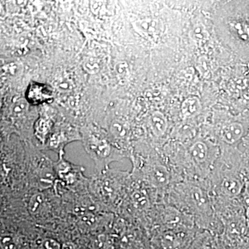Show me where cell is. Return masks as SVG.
<instances>
[{
  "mask_svg": "<svg viewBox=\"0 0 249 249\" xmlns=\"http://www.w3.org/2000/svg\"><path fill=\"white\" fill-rule=\"evenodd\" d=\"M85 151L93 160L98 173L108 169L111 162L124 157L119 149L114 146L107 134L93 124L83 126L80 130Z\"/></svg>",
  "mask_w": 249,
  "mask_h": 249,
  "instance_id": "6da1fadb",
  "label": "cell"
},
{
  "mask_svg": "<svg viewBox=\"0 0 249 249\" xmlns=\"http://www.w3.org/2000/svg\"><path fill=\"white\" fill-rule=\"evenodd\" d=\"M81 141L80 131L73 127H57L53 129L47 142L49 150L56 152L59 155L65 154L64 148L69 142L73 141Z\"/></svg>",
  "mask_w": 249,
  "mask_h": 249,
  "instance_id": "7a4b0ae2",
  "label": "cell"
},
{
  "mask_svg": "<svg viewBox=\"0 0 249 249\" xmlns=\"http://www.w3.org/2000/svg\"><path fill=\"white\" fill-rule=\"evenodd\" d=\"M230 227L227 244L231 249H249V224L245 219Z\"/></svg>",
  "mask_w": 249,
  "mask_h": 249,
  "instance_id": "3957f363",
  "label": "cell"
},
{
  "mask_svg": "<svg viewBox=\"0 0 249 249\" xmlns=\"http://www.w3.org/2000/svg\"><path fill=\"white\" fill-rule=\"evenodd\" d=\"M53 89L48 85L33 82L26 91V99L32 106H40L53 101Z\"/></svg>",
  "mask_w": 249,
  "mask_h": 249,
  "instance_id": "277c9868",
  "label": "cell"
},
{
  "mask_svg": "<svg viewBox=\"0 0 249 249\" xmlns=\"http://www.w3.org/2000/svg\"><path fill=\"white\" fill-rule=\"evenodd\" d=\"M245 132V127L241 123H230L224 125L221 129V139L229 145H232L240 142Z\"/></svg>",
  "mask_w": 249,
  "mask_h": 249,
  "instance_id": "5b68a950",
  "label": "cell"
},
{
  "mask_svg": "<svg viewBox=\"0 0 249 249\" xmlns=\"http://www.w3.org/2000/svg\"><path fill=\"white\" fill-rule=\"evenodd\" d=\"M221 189L227 196L235 197L242 193L243 189V181L237 177H227L223 180Z\"/></svg>",
  "mask_w": 249,
  "mask_h": 249,
  "instance_id": "8992f818",
  "label": "cell"
},
{
  "mask_svg": "<svg viewBox=\"0 0 249 249\" xmlns=\"http://www.w3.org/2000/svg\"><path fill=\"white\" fill-rule=\"evenodd\" d=\"M190 154L196 165H203L209 160V147L204 142H196L190 147Z\"/></svg>",
  "mask_w": 249,
  "mask_h": 249,
  "instance_id": "52a82bcc",
  "label": "cell"
},
{
  "mask_svg": "<svg viewBox=\"0 0 249 249\" xmlns=\"http://www.w3.org/2000/svg\"><path fill=\"white\" fill-rule=\"evenodd\" d=\"M201 109V103L197 98L191 97L183 101L181 111L185 117H191L196 115Z\"/></svg>",
  "mask_w": 249,
  "mask_h": 249,
  "instance_id": "ba28073f",
  "label": "cell"
},
{
  "mask_svg": "<svg viewBox=\"0 0 249 249\" xmlns=\"http://www.w3.org/2000/svg\"><path fill=\"white\" fill-rule=\"evenodd\" d=\"M150 124L152 131L157 136L163 135L168 126L164 115L160 112H155L152 114Z\"/></svg>",
  "mask_w": 249,
  "mask_h": 249,
  "instance_id": "9c48e42d",
  "label": "cell"
},
{
  "mask_svg": "<svg viewBox=\"0 0 249 249\" xmlns=\"http://www.w3.org/2000/svg\"><path fill=\"white\" fill-rule=\"evenodd\" d=\"M152 181L157 185H165L168 182V170L161 165L152 168L150 173Z\"/></svg>",
  "mask_w": 249,
  "mask_h": 249,
  "instance_id": "30bf717a",
  "label": "cell"
},
{
  "mask_svg": "<svg viewBox=\"0 0 249 249\" xmlns=\"http://www.w3.org/2000/svg\"><path fill=\"white\" fill-rule=\"evenodd\" d=\"M1 249H17L14 239L10 235H3L1 238Z\"/></svg>",
  "mask_w": 249,
  "mask_h": 249,
  "instance_id": "8fae6325",
  "label": "cell"
},
{
  "mask_svg": "<svg viewBox=\"0 0 249 249\" xmlns=\"http://www.w3.org/2000/svg\"><path fill=\"white\" fill-rule=\"evenodd\" d=\"M42 247L45 249H62L58 242L52 239H47L43 241Z\"/></svg>",
  "mask_w": 249,
  "mask_h": 249,
  "instance_id": "7c38bea8",
  "label": "cell"
},
{
  "mask_svg": "<svg viewBox=\"0 0 249 249\" xmlns=\"http://www.w3.org/2000/svg\"><path fill=\"white\" fill-rule=\"evenodd\" d=\"M62 249H76L71 244L67 243L62 246Z\"/></svg>",
  "mask_w": 249,
  "mask_h": 249,
  "instance_id": "4fadbf2b",
  "label": "cell"
}]
</instances>
